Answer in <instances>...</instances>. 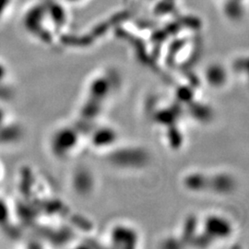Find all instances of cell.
Masks as SVG:
<instances>
[{
	"instance_id": "obj_1",
	"label": "cell",
	"mask_w": 249,
	"mask_h": 249,
	"mask_svg": "<svg viewBox=\"0 0 249 249\" xmlns=\"http://www.w3.org/2000/svg\"><path fill=\"white\" fill-rule=\"evenodd\" d=\"M12 0H0V19L8 12Z\"/></svg>"
}]
</instances>
